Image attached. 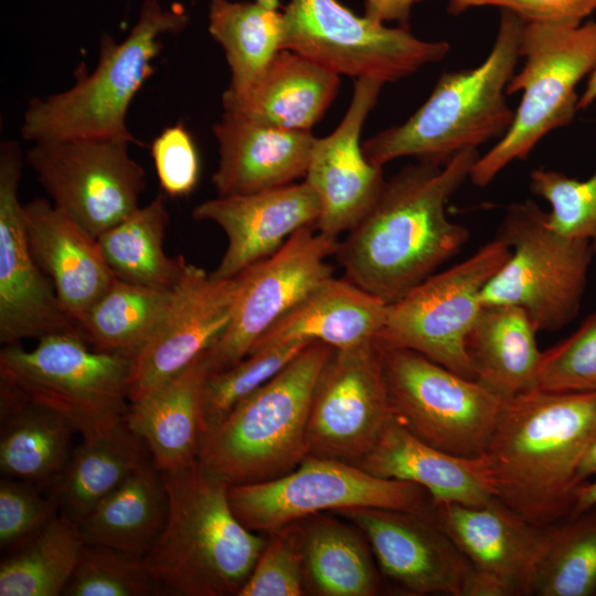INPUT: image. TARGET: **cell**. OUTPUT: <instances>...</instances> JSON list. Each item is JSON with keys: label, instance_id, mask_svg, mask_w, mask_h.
Returning a JSON list of instances; mask_svg holds the SVG:
<instances>
[{"label": "cell", "instance_id": "6da1fadb", "mask_svg": "<svg viewBox=\"0 0 596 596\" xmlns=\"http://www.w3.org/2000/svg\"><path fill=\"white\" fill-rule=\"evenodd\" d=\"M479 157L477 149L465 150L444 164L408 166L385 181L372 207L339 241L334 255L344 277L391 304L454 257L469 231L447 217L446 204Z\"/></svg>", "mask_w": 596, "mask_h": 596}, {"label": "cell", "instance_id": "7a4b0ae2", "mask_svg": "<svg viewBox=\"0 0 596 596\" xmlns=\"http://www.w3.org/2000/svg\"><path fill=\"white\" fill-rule=\"evenodd\" d=\"M596 437V392L534 389L507 398L486 454L497 498L531 523L571 514L579 461Z\"/></svg>", "mask_w": 596, "mask_h": 596}, {"label": "cell", "instance_id": "3957f363", "mask_svg": "<svg viewBox=\"0 0 596 596\" xmlns=\"http://www.w3.org/2000/svg\"><path fill=\"white\" fill-rule=\"evenodd\" d=\"M166 525L143 556L161 587L178 596H238L268 541L235 515L230 486L196 459L161 472Z\"/></svg>", "mask_w": 596, "mask_h": 596}, {"label": "cell", "instance_id": "277c9868", "mask_svg": "<svg viewBox=\"0 0 596 596\" xmlns=\"http://www.w3.org/2000/svg\"><path fill=\"white\" fill-rule=\"evenodd\" d=\"M524 23L517 14L501 10L498 33L486 60L470 70L444 73L407 120L362 143L365 157L381 167L402 157L444 164L461 151L502 137L514 117L507 87L520 58Z\"/></svg>", "mask_w": 596, "mask_h": 596}, {"label": "cell", "instance_id": "5b68a950", "mask_svg": "<svg viewBox=\"0 0 596 596\" xmlns=\"http://www.w3.org/2000/svg\"><path fill=\"white\" fill-rule=\"evenodd\" d=\"M334 348L313 341L203 433L198 460L228 486L279 478L307 456L313 392Z\"/></svg>", "mask_w": 596, "mask_h": 596}, {"label": "cell", "instance_id": "8992f818", "mask_svg": "<svg viewBox=\"0 0 596 596\" xmlns=\"http://www.w3.org/2000/svg\"><path fill=\"white\" fill-rule=\"evenodd\" d=\"M182 7L166 9L143 0L138 19L119 43L104 33L96 67L66 91L33 98L23 114L21 136L28 141L76 138L121 139L139 143L127 126L129 106L155 73L161 39L182 31Z\"/></svg>", "mask_w": 596, "mask_h": 596}, {"label": "cell", "instance_id": "52a82bcc", "mask_svg": "<svg viewBox=\"0 0 596 596\" xmlns=\"http://www.w3.org/2000/svg\"><path fill=\"white\" fill-rule=\"evenodd\" d=\"M520 57L523 66L507 94L522 92L521 102L505 134L472 166L469 178L475 185L489 184L510 162L525 159L544 136L574 119L577 86L596 67V21L525 22Z\"/></svg>", "mask_w": 596, "mask_h": 596}, {"label": "cell", "instance_id": "ba28073f", "mask_svg": "<svg viewBox=\"0 0 596 596\" xmlns=\"http://www.w3.org/2000/svg\"><path fill=\"white\" fill-rule=\"evenodd\" d=\"M132 358L92 348L82 336L44 337L0 351V380L65 417L83 440L108 434L129 407Z\"/></svg>", "mask_w": 596, "mask_h": 596}, {"label": "cell", "instance_id": "9c48e42d", "mask_svg": "<svg viewBox=\"0 0 596 596\" xmlns=\"http://www.w3.org/2000/svg\"><path fill=\"white\" fill-rule=\"evenodd\" d=\"M496 237L511 254L482 288V306L520 307L538 331H555L572 321L594 255L592 244L556 233L533 201L509 205Z\"/></svg>", "mask_w": 596, "mask_h": 596}, {"label": "cell", "instance_id": "30bf717a", "mask_svg": "<svg viewBox=\"0 0 596 596\" xmlns=\"http://www.w3.org/2000/svg\"><path fill=\"white\" fill-rule=\"evenodd\" d=\"M379 349L387 394L398 423L441 450L464 457L486 454L505 397L418 352Z\"/></svg>", "mask_w": 596, "mask_h": 596}, {"label": "cell", "instance_id": "8fae6325", "mask_svg": "<svg viewBox=\"0 0 596 596\" xmlns=\"http://www.w3.org/2000/svg\"><path fill=\"white\" fill-rule=\"evenodd\" d=\"M283 50L340 75L382 83L409 76L444 58L450 45L425 41L408 25L395 28L359 17L338 0H290L285 7Z\"/></svg>", "mask_w": 596, "mask_h": 596}, {"label": "cell", "instance_id": "7c38bea8", "mask_svg": "<svg viewBox=\"0 0 596 596\" xmlns=\"http://www.w3.org/2000/svg\"><path fill=\"white\" fill-rule=\"evenodd\" d=\"M510 254L509 246L496 237L465 260L433 274L389 304L375 343L418 352L464 377L477 380L466 350L467 337L482 308V288Z\"/></svg>", "mask_w": 596, "mask_h": 596}, {"label": "cell", "instance_id": "4fadbf2b", "mask_svg": "<svg viewBox=\"0 0 596 596\" xmlns=\"http://www.w3.org/2000/svg\"><path fill=\"white\" fill-rule=\"evenodd\" d=\"M228 499L247 529L269 534L316 513L351 508L425 512L430 497L409 481L381 478L349 462L307 456L279 478L230 486Z\"/></svg>", "mask_w": 596, "mask_h": 596}, {"label": "cell", "instance_id": "5bb4252c", "mask_svg": "<svg viewBox=\"0 0 596 596\" xmlns=\"http://www.w3.org/2000/svg\"><path fill=\"white\" fill-rule=\"evenodd\" d=\"M130 143L104 138L36 141L25 159L52 203L98 237L140 206L147 188Z\"/></svg>", "mask_w": 596, "mask_h": 596}, {"label": "cell", "instance_id": "9a60e30c", "mask_svg": "<svg viewBox=\"0 0 596 596\" xmlns=\"http://www.w3.org/2000/svg\"><path fill=\"white\" fill-rule=\"evenodd\" d=\"M338 244V238L307 225L273 255L235 275L238 288L231 320L206 350L210 374L244 359L276 321L333 276L328 258L336 254Z\"/></svg>", "mask_w": 596, "mask_h": 596}, {"label": "cell", "instance_id": "2e32d148", "mask_svg": "<svg viewBox=\"0 0 596 596\" xmlns=\"http://www.w3.org/2000/svg\"><path fill=\"white\" fill-rule=\"evenodd\" d=\"M393 417L375 341L334 349L311 401L308 456L359 466Z\"/></svg>", "mask_w": 596, "mask_h": 596}, {"label": "cell", "instance_id": "e0dca14e", "mask_svg": "<svg viewBox=\"0 0 596 596\" xmlns=\"http://www.w3.org/2000/svg\"><path fill=\"white\" fill-rule=\"evenodd\" d=\"M438 525L470 565L464 596L530 594L553 530L535 525L498 498L481 507L432 505Z\"/></svg>", "mask_w": 596, "mask_h": 596}, {"label": "cell", "instance_id": "ac0fdd59", "mask_svg": "<svg viewBox=\"0 0 596 596\" xmlns=\"http://www.w3.org/2000/svg\"><path fill=\"white\" fill-rule=\"evenodd\" d=\"M22 153L14 140L0 146V341L20 343L55 334L82 336L63 309L50 278L34 260L18 188Z\"/></svg>", "mask_w": 596, "mask_h": 596}, {"label": "cell", "instance_id": "d6986e66", "mask_svg": "<svg viewBox=\"0 0 596 596\" xmlns=\"http://www.w3.org/2000/svg\"><path fill=\"white\" fill-rule=\"evenodd\" d=\"M237 288L236 276L217 278L185 265L162 321L132 359L129 402L177 375L212 347L231 320Z\"/></svg>", "mask_w": 596, "mask_h": 596}, {"label": "cell", "instance_id": "ffe728a7", "mask_svg": "<svg viewBox=\"0 0 596 596\" xmlns=\"http://www.w3.org/2000/svg\"><path fill=\"white\" fill-rule=\"evenodd\" d=\"M334 513L362 532L383 575L404 590L464 596L470 565L428 511L351 508Z\"/></svg>", "mask_w": 596, "mask_h": 596}, {"label": "cell", "instance_id": "44dd1931", "mask_svg": "<svg viewBox=\"0 0 596 596\" xmlns=\"http://www.w3.org/2000/svg\"><path fill=\"white\" fill-rule=\"evenodd\" d=\"M383 84L355 79L349 108L338 127L317 138L305 181L320 203L316 230L329 237L351 231L372 207L385 181L381 166L372 163L360 142L364 121Z\"/></svg>", "mask_w": 596, "mask_h": 596}, {"label": "cell", "instance_id": "7402d4cb", "mask_svg": "<svg viewBox=\"0 0 596 596\" xmlns=\"http://www.w3.org/2000/svg\"><path fill=\"white\" fill-rule=\"evenodd\" d=\"M320 203L306 182L249 194L217 196L196 205L192 217L217 224L227 237L217 278H231L278 251L299 228L316 225Z\"/></svg>", "mask_w": 596, "mask_h": 596}, {"label": "cell", "instance_id": "603a6c76", "mask_svg": "<svg viewBox=\"0 0 596 596\" xmlns=\"http://www.w3.org/2000/svg\"><path fill=\"white\" fill-rule=\"evenodd\" d=\"M22 215L34 260L52 281L65 312L79 327L116 279L97 237L45 199L22 204Z\"/></svg>", "mask_w": 596, "mask_h": 596}, {"label": "cell", "instance_id": "cb8c5ba5", "mask_svg": "<svg viewBox=\"0 0 596 596\" xmlns=\"http://www.w3.org/2000/svg\"><path fill=\"white\" fill-rule=\"evenodd\" d=\"M212 130L220 155L212 175L217 196L272 190L304 178L317 139L310 131L281 129L228 110Z\"/></svg>", "mask_w": 596, "mask_h": 596}, {"label": "cell", "instance_id": "d4e9b609", "mask_svg": "<svg viewBox=\"0 0 596 596\" xmlns=\"http://www.w3.org/2000/svg\"><path fill=\"white\" fill-rule=\"evenodd\" d=\"M359 467L376 477L423 487L432 505L481 507L497 498L487 454L464 457L441 450L414 436L395 417Z\"/></svg>", "mask_w": 596, "mask_h": 596}, {"label": "cell", "instance_id": "484cf974", "mask_svg": "<svg viewBox=\"0 0 596 596\" xmlns=\"http://www.w3.org/2000/svg\"><path fill=\"white\" fill-rule=\"evenodd\" d=\"M209 375L204 351L180 373L129 403L125 419L146 443L159 471L178 470L198 459Z\"/></svg>", "mask_w": 596, "mask_h": 596}, {"label": "cell", "instance_id": "4316f807", "mask_svg": "<svg viewBox=\"0 0 596 596\" xmlns=\"http://www.w3.org/2000/svg\"><path fill=\"white\" fill-rule=\"evenodd\" d=\"M387 306L345 277L332 276L276 321L249 352L292 341H319L334 349L372 341L385 323Z\"/></svg>", "mask_w": 596, "mask_h": 596}, {"label": "cell", "instance_id": "83f0119b", "mask_svg": "<svg viewBox=\"0 0 596 596\" xmlns=\"http://www.w3.org/2000/svg\"><path fill=\"white\" fill-rule=\"evenodd\" d=\"M74 433L65 417L0 380L2 477L51 489L73 454Z\"/></svg>", "mask_w": 596, "mask_h": 596}, {"label": "cell", "instance_id": "f1b7e54d", "mask_svg": "<svg viewBox=\"0 0 596 596\" xmlns=\"http://www.w3.org/2000/svg\"><path fill=\"white\" fill-rule=\"evenodd\" d=\"M340 76L312 60L281 50L242 96L222 97L224 110L295 131H310L334 99Z\"/></svg>", "mask_w": 596, "mask_h": 596}, {"label": "cell", "instance_id": "f546056e", "mask_svg": "<svg viewBox=\"0 0 596 596\" xmlns=\"http://www.w3.org/2000/svg\"><path fill=\"white\" fill-rule=\"evenodd\" d=\"M536 331L522 308L483 305L466 341L476 379L505 398L538 389Z\"/></svg>", "mask_w": 596, "mask_h": 596}, {"label": "cell", "instance_id": "4dcf8cb0", "mask_svg": "<svg viewBox=\"0 0 596 596\" xmlns=\"http://www.w3.org/2000/svg\"><path fill=\"white\" fill-rule=\"evenodd\" d=\"M347 521V520H345ZM298 523L305 587L318 596H373L380 590L374 556L350 522L316 513Z\"/></svg>", "mask_w": 596, "mask_h": 596}, {"label": "cell", "instance_id": "1f68e13d", "mask_svg": "<svg viewBox=\"0 0 596 596\" xmlns=\"http://www.w3.org/2000/svg\"><path fill=\"white\" fill-rule=\"evenodd\" d=\"M168 496L152 460L130 475L77 524L87 544L143 557L162 532Z\"/></svg>", "mask_w": 596, "mask_h": 596}, {"label": "cell", "instance_id": "d6a6232c", "mask_svg": "<svg viewBox=\"0 0 596 596\" xmlns=\"http://www.w3.org/2000/svg\"><path fill=\"white\" fill-rule=\"evenodd\" d=\"M146 443L126 419L108 434L82 440L51 488L61 512L78 523L99 501L149 462Z\"/></svg>", "mask_w": 596, "mask_h": 596}, {"label": "cell", "instance_id": "836d02e7", "mask_svg": "<svg viewBox=\"0 0 596 596\" xmlns=\"http://www.w3.org/2000/svg\"><path fill=\"white\" fill-rule=\"evenodd\" d=\"M207 20L209 32L222 46L231 71L223 97H240L283 50V13L255 0H210Z\"/></svg>", "mask_w": 596, "mask_h": 596}, {"label": "cell", "instance_id": "e575fe53", "mask_svg": "<svg viewBox=\"0 0 596 596\" xmlns=\"http://www.w3.org/2000/svg\"><path fill=\"white\" fill-rule=\"evenodd\" d=\"M169 219L164 198L158 194L97 237L117 279L157 289L175 286L188 262L164 252Z\"/></svg>", "mask_w": 596, "mask_h": 596}, {"label": "cell", "instance_id": "d590c367", "mask_svg": "<svg viewBox=\"0 0 596 596\" xmlns=\"http://www.w3.org/2000/svg\"><path fill=\"white\" fill-rule=\"evenodd\" d=\"M84 544L78 524L60 511L38 534L6 553L0 596L63 595Z\"/></svg>", "mask_w": 596, "mask_h": 596}, {"label": "cell", "instance_id": "8d00e7d4", "mask_svg": "<svg viewBox=\"0 0 596 596\" xmlns=\"http://www.w3.org/2000/svg\"><path fill=\"white\" fill-rule=\"evenodd\" d=\"M173 288L157 289L115 279L79 323L84 340L95 350L135 355L162 321Z\"/></svg>", "mask_w": 596, "mask_h": 596}, {"label": "cell", "instance_id": "74e56055", "mask_svg": "<svg viewBox=\"0 0 596 596\" xmlns=\"http://www.w3.org/2000/svg\"><path fill=\"white\" fill-rule=\"evenodd\" d=\"M596 589V514L586 512L554 529L536 574L541 596H587Z\"/></svg>", "mask_w": 596, "mask_h": 596}, {"label": "cell", "instance_id": "f35d334b", "mask_svg": "<svg viewBox=\"0 0 596 596\" xmlns=\"http://www.w3.org/2000/svg\"><path fill=\"white\" fill-rule=\"evenodd\" d=\"M311 342L292 341L255 350L233 366L211 373L203 393V433L223 421L236 404L274 377Z\"/></svg>", "mask_w": 596, "mask_h": 596}, {"label": "cell", "instance_id": "ab89813d", "mask_svg": "<svg viewBox=\"0 0 596 596\" xmlns=\"http://www.w3.org/2000/svg\"><path fill=\"white\" fill-rule=\"evenodd\" d=\"M143 557L85 543L65 596H149L162 594Z\"/></svg>", "mask_w": 596, "mask_h": 596}, {"label": "cell", "instance_id": "60d3db41", "mask_svg": "<svg viewBox=\"0 0 596 596\" xmlns=\"http://www.w3.org/2000/svg\"><path fill=\"white\" fill-rule=\"evenodd\" d=\"M530 189L550 203L547 220L556 233L587 240L596 254V171L577 180L560 171L536 169L530 173Z\"/></svg>", "mask_w": 596, "mask_h": 596}, {"label": "cell", "instance_id": "b9f144b4", "mask_svg": "<svg viewBox=\"0 0 596 596\" xmlns=\"http://www.w3.org/2000/svg\"><path fill=\"white\" fill-rule=\"evenodd\" d=\"M305 577L297 522L268 534V541L238 596H301Z\"/></svg>", "mask_w": 596, "mask_h": 596}, {"label": "cell", "instance_id": "7bdbcfd3", "mask_svg": "<svg viewBox=\"0 0 596 596\" xmlns=\"http://www.w3.org/2000/svg\"><path fill=\"white\" fill-rule=\"evenodd\" d=\"M538 389L596 392V311L572 336L543 352Z\"/></svg>", "mask_w": 596, "mask_h": 596}, {"label": "cell", "instance_id": "ee69618b", "mask_svg": "<svg viewBox=\"0 0 596 596\" xmlns=\"http://www.w3.org/2000/svg\"><path fill=\"white\" fill-rule=\"evenodd\" d=\"M41 489L15 479L0 481V549L6 553L38 534L60 513V507Z\"/></svg>", "mask_w": 596, "mask_h": 596}, {"label": "cell", "instance_id": "f6af8a7d", "mask_svg": "<svg viewBox=\"0 0 596 596\" xmlns=\"http://www.w3.org/2000/svg\"><path fill=\"white\" fill-rule=\"evenodd\" d=\"M150 153L167 195L181 198L194 190L200 177V157L183 121L164 128L151 142Z\"/></svg>", "mask_w": 596, "mask_h": 596}, {"label": "cell", "instance_id": "bcb514c9", "mask_svg": "<svg viewBox=\"0 0 596 596\" xmlns=\"http://www.w3.org/2000/svg\"><path fill=\"white\" fill-rule=\"evenodd\" d=\"M498 7L525 22L579 24L596 11V0H475L472 7Z\"/></svg>", "mask_w": 596, "mask_h": 596}, {"label": "cell", "instance_id": "7dc6e473", "mask_svg": "<svg viewBox=\"0 0 596 596\" xmlns=\"http://www.w3.org/2000/svg\"><path fill=\"white\" fill-rule=\"evenodd\" d=\"M423 0H365L364 15L379 22L407 25L412 8Z\"/></svg>", "mask_w": 596, "mask_h": 596}, {"label": "cell", "instance_id": "c3c4849f", "mask_svg": "<svg viewBox=\"0 0 596 596\" xmlns=\"http://www.w3.org/2000/svg\"><path fill=\"white\" fill-rule=\"evenodd\" d=\"M596 507V480L590 483H582L575 491L574 504L570 519L576 518Z\"/></svg>", "mask_w": 596, "mask_h": 596}, {"label": "cell", "instance_id": "681fc988", "mask_svg": "<svg viewBox=\"0 0 596 596\" xmlns=\"http://www.w3.org/2000/svg\"><path fill=\"white\" fill-rule=\"evenodd\" d=\"M596 475V437L583 455L576 471V480L579 485L590 476Z\"/></svg>", "mask_w": 596, "mask_h": 596}, {"label": "cell", "instance_id": "f907efd6", "mask_svg": "<svg viewBox=\"0 0 596 596\" xmlns=\"http://www.w3.org/2000/svg\"><path fill=\"white\" fill-rule=\"evenodd\" d=\"M596 102V67L587 78L583 94L578 99V110L585 109Z\"/></svg>", "mask_w": 596, "mask_h": 596}, {"label": "cell", "instance_id": "816d5d0a", "mask_svg": "<svg viewBox=\"0 0 596 596\" xmlns=\"http://www.w3.org/2000/svg\"><path fill=\"white\" fill-rule=\"evenodd\" d=\"M475 0H448L447 11L450 14L457 15L465 10L472 8Z\"/></svg>", "mask_w": 596, "mask_h": 596}, {"label": "cell", "instance_id": "f5cc1de1", "mask_svg": "<svg viewBox=\"0 0 596 596\" xmlns=\"http://www.w3.org/2000/svg\"><path fill=\"white\" fill-rule=\"evenodd\" d=\"M255 1L268 9L278 10L279 8V0H255Z\"/></svg>", "mask_w": 596, "mask_h": 596}]
</instances>
